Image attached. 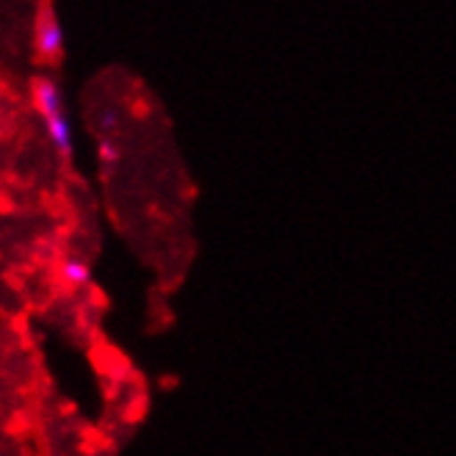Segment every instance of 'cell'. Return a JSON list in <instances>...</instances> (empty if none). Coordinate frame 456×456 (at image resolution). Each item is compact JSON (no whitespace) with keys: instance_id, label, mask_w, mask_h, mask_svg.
Instances as JSON below:
<instances>
[{"instance_id":"obj_2","label":"cell","mask_w":456,"mask_h":456,"mask_svg":"<svg viewBox=\"0 0 456 456\" xmlns=\"http://www.w3.org/2000/svg\"><path fill=\"white\" fill-rule=\"evenodd\" d=\"M34 50L39 61L45 64H56L61 61L64 50H67V37H64V25L61 17L53 4H39L37 17H34Z\"/></svg>"},{"instance_id":"obj_3","label":"cell","mask_w":456,"mask_h":456,"mask_svg":"<svg viewBox=\"0 0 456 456\" xmlns=\"http://www.w3.org/2000/svg\"><path fill=\"white\" fill-rule=\"evenodd\" d=\"M92 277H94V268L89 260L77 257V255H69L61 260L59 265V280L61 285L72 288V290H80V288H89L92 285Z\"/></svg>"},{"instance_id":"obj_1","label":"cell","mask_w":456,"mask_h":456,"mask_svg":"<svg viewBox=\"0 0 456 456\" xmlns=\"http://www.w3.org/2000/svg\"><path fill=\"white\" fill-rule=\"evenodd\" d=\"M31 102H34V111L45 125L47 133V142L50 147L56 150L59 158H72L75 152V125L69 117V109L64 102V92L59 86L56 77L42 75L34 80L31 86Z\"/></svg>"},{"instance_id":"obj_5","label":"cell","mask_w":456,"mask_h":456,"mask_svg":"<svg viewBox=\"0 0 456 456\" xmlns=\"http://www.w3.org/2000/svg\"><path fill=\"white\" fill-rule=\"evenodd\" d=\"M119 122H122V117H119L117 109H102L100 117H97V125H100V130L105 133V136H111V133L119 127Z\"/></svg>"},{"instance_id":"obj_4","label":"cell","mask_w":456,"mask_h":456,"mask_svg":"<svg viewBox=\"0 0 456 456\" xmlns=\"http://www.w3.org/2000/svg\"><path fill=\"white\" fill-rule=\"evenodd\" d=\"M97 160L105 167V169H111L117 167L119 160H122V147L111 139V136H102L100 144H97Z\"/></svg>"}]
</instances>
